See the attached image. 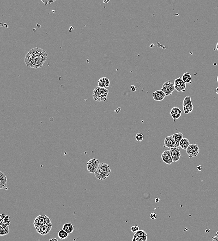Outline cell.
<instances>
[{"mask_svg": "<svg viewBox=\"0 0 218 241\" xmlns=\"http://www.w3.org/2000/svg\"><path fill=\"white\" fill-rule=\"evenodd\" d=\"M68 233L63 230V229L61 230L58 232V236L59 238L61 240H64L68 237Z\"/></svg>", "mask_w": 218, "mask_h": 241, "instance_id": "cb8c5ba5", "label": "cell"}, {"mask_svg": "<svg viewBox=\"0 0 218 241\" xmlns=\"http://www.w3.org/2000/svg\"><path fill=\"white\" fill-rule=\"evenodd\" d=\"M150 218L152 220H155V219H156L157 216L154 212H152L151 214H150Z\"/></svg>", "mask_w": 218, "mask_h": 241, "instance_id": "f1b7e54d", "label": "cell"}, {"mask_svg": "<svg viewBox=\"0 0 218 241\" xmlns=\"http://www.w3.org/2000/svg\"><path fill=\"white\" fill-rule=\"evenodd\" d=\"M216 236L218 237V231H217V233H216Z\"/></svg>", "mask_w": 218, "mask_h": 241, "instance_id": "8d00e7d4", "label": "cell"}, {"mask_svg": "<svg viewBox=\"0 0 218 241\" xmlns=\"http://www.w3.org/2000/svg\"><path fill=\"white\" fill-rule=\"evenodd\" d=\"M159 199L158 198H156V199H155V202L157 203V202H158L159 201Z\"/></svg>", "mask_w": 218, "mask_h": 241, "instance_id": "d6a6232c", "label": "cell"}, {"mask_svg": "<svg viewBox=\"0 0 218 241\" xmlns=\"http://www.w3.org/2000/svg\"><path fill=\"white\" fill-rule=\"evenodd\" d=\"M143 138H144V136H143V134L141 133L137 134L136 135V136H135V139H136V140L138 141H142Z\"/></svg>", "mask_w": 218, "mask_h": 241, "instance_id": "484cf974", "label": "cell"}, {"mask_svg": "<svg viewBox=\"0 0 218 241\" xmlns=\"http://www.w3.org/2000/svg\"><path fill=\"white\" fill-rule=\"evenodd\" d=\"M216 92L217 93V95H218V87L216 88Z\"/></svg>", "mask_w": 218, "mask_h": 241, "instance_id": "836d02e7", "label": "cell"}, {"mask_svg": "<svg viewBox=\"0 0 218 241\" xmlns=\"http://www.w3.org/2000/svg\"><path fill=\"white\" fill-rule=\"evenodd\" d=\"M51 240H52V241H53V240H55V241H58V240H57V239H50V241H51Z\"/></svg>", "mask_w": 218, "mask_h": 241, "instance_id": "d590c367", "label": "cell"}, {"mask_svg": "<svg viewBox=\"0 0 218 241\" xmlns=\"http://www.w3.org/2000/svg\"><path fill=\"white\" fill-rule=\"evenodd\" d=\"M52 224L51 222L47 223L46 224H44L43 226H41L38 230H36L37 232L40 234V235L44 236L47 235L50 231H51V229L52 228Z\"/></svg>", "mask_w": 218, "mask_h": 241, "instance_id": "30bf717a", "label": "cell"}, {"mask_svg": "<svg viewBox=\"0 0 218 241\" xmlns=\"http://www.w3.org/2000/svg\"><path fill=\"white\" fill-rule=\"evenodd\" d=\"M51 222V219L46 215H41L38 216L34 221V226L36 230H38L41 226L47 223Z\"/></svg>", "mask_w": 218, "mask_h": 241, "instance_id": "277c9868", "label": "cell"}, {"mask_svg": "<svg viewBox=\"0 0 218 241\" xmlns=\"http://www.w3.org/2000/svg\"><path fill=\"white\" fill-rule=\"evenodd\" d=\"M187 154L188 155L189 157L191 158L194 157H196L198 156L200 151V148L198 144H190L187 150Z\"/></svg>", "mask_w": 218, "mask_h": 241, "instance_id": "ba28073f", "label": "cell"}, {"mask_svg": "<svg viewBox=\"0 0 218 241\" xmlns=\"http://www.w3.org/2000/svg\"><path fill=\"white\" fill-rule=\"evenodd\" d=\"M182 113V111L181 109L177 107H174V108L171 109L170 112V114L171 115L172 117L175 120H177V119L180 118L181 117Z\"/></svg>", "mask_w": 218, "mask_h": 241, "instance_id": "9a60e30c", "label": "cell"}, {"mask_svg": "<svg viewBox=\"0 0 218 241\" xmlns=\"http://www.w3.org/2000/svg\"><path fill=\"white\" fill-rule=\"evenodd\" d=\"M175 90L174 84L171 83L170 80L165 82L163 85L161 90L164 92L166 96H171Z\"/></svg>", "mask_w": 218, "mask_h": 241, "instance_id": "52a82bcc", "label": "cell"}, {"mask_svg": "<svg viewBox=\"0 0 218 241\" xmlns=\"http://www.w3.org/2000/svg\"><path fill=\"white\" fill-rule=\"evenodd\" d=\"M62 229L68 234H71L74 230V226L72 223H66L62 226Z\"/></svg>", "mask_w": 218, "mask_h": 241, "instance_id": "d6986e66", "label": "cell"}, {"mask_svg": "<svg viewBox=\"0 0 218 241\" xmlns=\"http://www.w3.org/2000/svg\"><path fill=\"white\" fill-rule=\"evenodd\" d=\"M166 95L162 90L156 91L153 93V99L156 101H161L165 98Z\"/></svg>", "mask_w": 218, "mask_h": 241, "instance_id": "5bb4252c", "label": "cell"}, {"mask_svg": "<svg viewBox=\"0 0 218 241\" xmlns=\"http://www.w3.org/2000/svg\"><path fill=\"white\" fill-rule=\"evenodd\" d=\"M109 79L108 78L103 77L99 79L98 81V86L102 88H106L110 86Z\"/></svg>", "mask_w": 218, "mask_h": 241, "instance_id": "2e32d148", "label": "cell"}, {"mask_svg": "<svg viewBox=\"0 0 218 241\" xmlns=\"http://www.w3.org/2000/svg\"><path fill=\"white\" fill-rule=\"evenodd\" d=\"M212 239H213V241H218V237L216 236H215L214 237H212Z\"/></svg>", "mask_w": 218, "mask_h": 241, "instance_id": "4dcf8cb0", "label": "cell"}, {"mask_svg": "<svg viewBox=\"0 0 218 241\" xmlns=\"http://www.w3.org/2000/svg\"><path fill=\"white\" fill-rule=\"evenodd\" d=\"M161 157L164 162L166 164H171L173 162L171 155L170 150H165L161 153Z\"/></svg>", "mask_w": 218, "mask_h": 241, "instance_id": "7c38bea8", "label": "cell"}, {"mask_svg": "<svg viewBox=\"0 0 218 241\" xmlns=\"http://www.w3.org/2000/svg\"><path fill=\"white\" fill-rule=\"evenodd\" d=\"M132 241H141V237L140 236H135V235H134V236H133V239H132Z\"/></svg>", "mask_w": 218, "mask_h": 241, "instance_id": "83f0119b", "label": "cell"}, {"mask_svg": "<svg viewBox=\"0 0 218 241\" xmlns=\"http://www.w3.org/2000/svg\"><path fill=\"white\" fill-rule=\"evenodd\" d=\"M184 82L186 84H191L192 83V78L191 74L189 73H184L182 77Z\"/></svg>", "mask_w": 218, "mask_h": 241, "instance_id": "ffe728a7", "label": "cell"}, {"mask_svg": "<svg viewBox=\"0 0 218 241\" xmlns=\"http://www.w3.org/2000/svg\"><path fill=\"white\" fill-rule=\"evenodd\" d=\"M99 160L96 158L92 159H89L87 163V168L88 172L91 174H94L96 173L99 165Z\"/></svg>", "mask_w": 218, "mask_h": 241, "instance_id": "5b68a950", "label": "cell"}, {"mask_svg": "<svg viewBox=\"0 0 218 241\" xmlns=\"http://www.w3.org/2000/svg\"><path fill=\"white\" fill-rule=\"evenodd\" d=\"M48 58L46 51L40 48L32 49L27 54L25 62L27 66L32 68L42 67Z\"/></svg>", "mask_w": 218, "mask_h": 241, "instance_id": "6da1fadb", "label": "cell"}, {"mask_svg": "<svg viewBox=\"0 0 218 241\" xmlns=\"http://www.w3.org/2000/svg\"><path fill=\"white\" fill-rule=\"evenodd\" d=\"M1 221H0V225L4 224H10V217L8 215H5V214H1Z\"/></svg>", "mask_w": 218, "mask_h": 241, "instance_id": "603a6c76", "label": "cell"}, {"mask_svg": "<svg viewBox=\"0 0 218 241\" xmlns=\"http://www.w3.org/2000/svg\"><path fill=\"white\" fill-rule=\"evenodd\" d=\"M217 82H218V76L217 77Z\"/></svg>", "mask_w": 218, "mask_h": 241, "instance_id": "74e56055", "label": "cell"}, {"mask_svg": "<svg viewBox=\"0 0 218 241\" xmlns=\"http://www.w3.org/2000/svg\"><path fill=\"white\" fill-rule=\"evenodd\" d=\"M134 235L137 236H140V237H141V236H147V235L146 232H145L144 230H139L138 231H136L135 233H134Z\"/></svg>", "mask_w": 218, "mask_h": 241, "instance_id": "d4e9b609", "label": "cell"}, {"mask_svg": "<svg viewBox=\"0 0 218 241\" xmlns=\"http://www.w3.org/2000/svg\"><path fill=\"white\" fill-rule=\"evenodd\" d=\"M176 142V147H178L181 141L183 138V135L182 133H178L172 135Z\"/></svg>", "mask_w": 218, "mask_h": 241, "instance_id": "44dd1931", "label": "cell"}, {"mask_svg": "<svg viewBox=\"0 0 218 241\" xmlns=\"http://www.w3.org/2000/svg\"><path fill=\"white\" fill-rule=\"evenodd\" d=\"M164 147L169 148L176 147V142L172 135L167 136L164 140Z\"/></svg>", "mask_w": 218, "mask_h": 241, "instance_id": "4fadbf2b", "label": "cell"}, {"mask_svg": "<svg viewBox=\"0 0 218 241\" xmlns=\"http://www.w3.org/2000/svg\"><path fill=\"white\" fill-rule=\"evenodd\" d=\"M216 49L218 51V42L217 43V45H216Z\"/></svg>", "mask_w": 218, "mask_h": 241, "instance_id": "e575fe53", "label": "cell"}, {"mask_svg": "<svg viewBox=\"0 0 218 241\" xmlns=\"http://www.w3.org/2000/svg\"><path fill=\"white\" fill-rule=\"evenodd\" d=\"M8 179L5 174L1 171L0 172V188L1 189L4 188L6 187Z\"/></svg>", "mask_w": 218, "mask_h": 241, "instance_id": "ac0fdd59", "label": "cell"}, {"mask_svg": "<svg viewBox=\"0 0 218 241\" xmlns=\"http://www.w3.org/2000/svg\"><path fill=\"white\" fill-rule=\"evenodd\" d=\"M109 91L106 88L96 87L93 92V97L94 100L98 102H105L107 100Z\"/></svg>", "mask_w": 218, "mask_h": 241, "instance_id": "3957f363", "label": "cell"}, {"mask_svg": "<svg viewBox=\"0 0 218 241\" xmlns=\"http://www.w3.org/2000/svg\"><path fill=\"white\" fill-rule=\"evenodd\" d=\"M183 109L184 113L188 114L193 111L194 106L192 104L191 97L189 96H187L184 99L183 102Z\"/></svg>", "mask_w": 218, "mask_h": 241, "instance_id": "8992f818", "label": "cell"}, {"mask_svg": "<svg viewBox=\"0 0 218 241\" xmlns=\"http://www.w3.org/2000/svg\"><path fill=\"white\" fill-rule=\"evenodd\" d=\"M170 150L173 162H176L180 159V157L182 156L181 151L178 147H172L170 148Z\"/></svg>", "mask_w": 218, "mask_h": 241, "instance_id": "8fae6325", "label": "cell"}, {"mask_svg": "<svg viewBox=\"0 0 218 241\" xmlns=\"http://www.w3.org/2000/svg\"><path fill=\"white\" fill-rule=\"evenodd\" d=\"M190 144L189 140L186 138H183L180 141L179 146L183 150H187Z\"/></svg>", "mask_w": 218, "mask_h": 241, "instance_id": "7402d4cb", "label": "cell"}, {"mask_svg": "<svg viewBox=\"0 0 218 241\" xmlns=\"http://www.w3.org/2000/svg\"><path fill=\"white\" fill-rule=\"evenodd\" d=\"M139 230H140V227L138 225H134V226H132L131 228V231L134 233H135Z\"/></svg>", "mask_w": 218, "mask_h": 241, "instance_id": "4316f807", "label": "cell"}, {"mask_svg": "<svg viewBox=\"0 0 218 241\" xmlns=\"http://www.w3.org/2000/svg\"><path fill=\"white\" fill-rule=\"evenodd\" d=\"M131 90H132V91H136V88H135V86H134V85H133L131 86Z\"/></svg>", "mask_w": 218, "mask_h": 241, "instance_id": "1f68e13d", "label": "cell"}, {"mask_svg": "<svg viewBox=\"0 0 218 241\" xmlns=\"http://www.w3.org/2000/svg\"><path fill=\"white\" fill-rule=\"evenodd\" d=\"M9 224H4L0 225V236H4L9 233Z\"/></svg>", "mask_w": 218, "mask_h": 241, "instance_id": "e0dca14e", "label": "cell"}, {"mask_svg": "<svg viewBox=\"0 0 218 241\" xmlns=\"http://www.w3.org/2000/svg\"><path fill=\"white\" fill-rule=\"evenodd\" d=\"M111 173V169L109 165L108 164L102 163L100 164L98 168L94 173L96 178L98 180H105L106 178L109 176Z\"/></svg>", "mask_w": 218, "mask_h": 241, "instance_id": "7a4b0ae2", "label": "cell"}, {"mask_svg": "<svg viewBox=\"0 0 218 241\" xmlns=\"http://www.w3.org/2000/svg\"><path fill=\"white\" fill-rule=\"evenodd\" d=\"M42 1H43L44 3H46V4H49L50 3L53 2L55 1V0H42Z\"/></svg>", "mask_w": 218, "mask_h": 241, "instance_id": "f546056e", "label": "cell"}, {"mask_svg": "<svg viewBox=\"0 0 218 241\" xmlns=\"http://www.w3.org/2000/svg\"><path fill=\"white\" fill-rule=\"evenodd\" d=\"M175 89L177 92H185L186 91V83L184 82L182 78H177L174 81Z\"/></svg>", "mask_w": 218, "mask_h": 241, "instance_id": "9c48e42d", "label": "cell"}]
</instances>
